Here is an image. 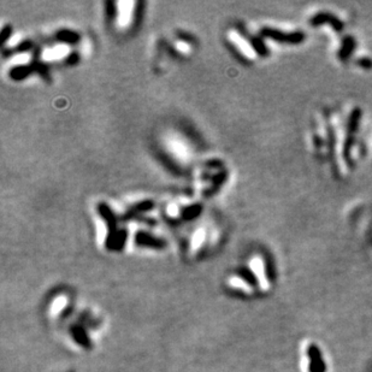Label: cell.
Masks as SVG:
<instances>
[{
    "mask_svg": "<svg viewBox=\"0 0 372 372\" xmlns=\"http://www.w3.org/2000/svg\"><path fill=\"white\" fill-rule=\"evenodd\" d=\"M366 118L357 106L327 107L317 112L308 128V148L337 179L357 167L366 148Z\"/></svg>",
    "mask_w": 372,
    "mask_h": 372,
    "instance_id": "1",
    "label": "cell"
},
{
    "mask_svg": "<svg viewBox=\"0 0 372 372\" xmlns=\"http://www.w3.org/2000/svg\"><path fill=\"white\" fill-rule=\"evenodd\" d=\"M228 38H229L230 43L236 47L237 51L240 52L245 58H247L250 60H253L256 58V49H254V47L251 45V44L247 41V39H246L245 36L241 35L238 31L230 30L229 34H228Z\"/></svg>",
    "mask_w": 372,
    "mask_h": 372,
    "instance_id": "2",
    "label": "cell"
},
{
    "mask_svg": "<svg viewBox=\"0 0 372 372\" xmlns=\"http://www.w3.org/2000/svg\"><path fill=\"white\" fill-rule=\"evenodd\" d=\"M167 149L181 162H187L190 158V148L183 139L179 136H169L166 139Z\"/></svg>",
    "mask_w": 372,
    "mask_h": 372,
    "instance_id": "3",
    "label": "cell"
},
{
    "mask_svg": "<svg viewBox=\"0 0 372 372\" xmlns=\"http://www.w3.org/2000/svg\"><path fill=\"white\" fill-rule=\"evenodd\" d=\"M118 14H117V24L119 28H128L133 21L134 15V1H118Z\"/></svg>",
    "mask_w": 372,
    "mask_h": 372,
    "instance_id": "4",
    "label": "cell"
},
{
    "mask_svg": "<svg viewBox=\"0 0 372 372\" xmlns=\"http://www.w3.org/2000/svg\"><path fill=\"white\" fill-rule=\"evenodd\" d=\"M70 52V47L67 45H56L53 47H49V48H46L45 51L43 52V59L44 60H48V62H52V60H58L64 58L69 54Z\"/></svg>",
    "mask_w": 372,
    "mask_h": 372,
    "instance_id": "5",
    "label": "cell"
},
{
    "mask_svg": "<svg viewBox=\"0 0 372 372\" xmlns=\"http://www.w3.org/2000/svg\"><path fill=\"white\" fill-rule=\"evenodd\" d=\"M72 335H74L75 340L80 343V345L85 346V347L86 346H90V342H88V339L86 337V334L80 329V327H74V330H72Z\"/></svg>",
    "mask_w": 372,
    "mask_h": 372,
    "instance_id": "6",
    "label": "cell"
},
{
    "mask_svg": "<svg viewBox=\"0 0 372 372\" xmlns=\"http://www.w3.org/2000/svg\"><path fill=\"white\" fill-rule=\"evenodd\" d=\"M205 238V230L203 228H199L195 232H194L193 238H192V247L198 248L201 245V242Z\"/></svg>",
    "mask_w": 372,
    "mask_h": 372,
    "instance_id": "7",
    "label": "cell"
},
{
    "mask_svg": "<svg viewBox=\"0 0 372 372\" xmlns=\"http://www.w3.org/2000/svg\"><path fill=\"white\" fill-rule=\"evenodd\" d=\"M176 47H177V49H179V51L181 52V53L187 54V53H189V52H190V46L188 45V44L186 43V41H180V43H177L176 44Z\"/></svg>",
    "mask_w": 372,
    "mask_h": 372,
    "instance_id": "8",
    "label": "cell"
},
{
    "mask_svg": "<svg viewBox=\"0 0 372 372\" xmlns=\"http://www.w3.org/2000/svg\"><path fill=\"white\" fill-rule=\"evenodd\" d=\"M369 127L366 128V139H368V142L372 146V122L368 123Z\"/></svg>",
    "mask_w": 372,
    "mask_h": 372,
    "instance_id": "9",
    "label": "cell"
}]
</instances>
